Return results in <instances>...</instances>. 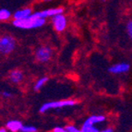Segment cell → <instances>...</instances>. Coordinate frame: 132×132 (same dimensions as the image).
Instances as JSON below:
<instances>
[{"label":"cell","mask_w":132,"mask_h":132,"mask_svg":"<svg viewBox=\"0 0 132 132\" xmlns=\"http://www.w3.org/2000/svg\"><path fill=\"white\" fill-rule=\"evenodd\" d=\"M51 55H52V50L47 46L40 47L35 53L36 58L40 62H47L51 58Z\"/></svg>","instance_id":"cell-6"},{"label":"cell","mask_w":132,"mask_h":132,"mask_svg":"<svg viewBox=\"0 0 132 132\" xmlns=\"http://www.w3.org/2000/svg\"><path fill=\"white\" fill-rule=\"evenodd\" d=\"M105 120V117L104 116H92L88 119H86L83 125L85 126H94L95 124L102 123Z\"/></svg>","instance_id":"cell-10"},{"label":"cell","mask_w":132,"mask_h":132,"mask_svg":"<svg viewBox=\"0 0 132 132\" xmlns=\"http://www.w3.org/2000/svg\"><path fill=\"white\" fill-rule=\"evenodd\" d=\"M15 40L9 35H5L0 40V51L4 55L11 53L15 49Z\"/></svg>","instance_id":"cell-3"},{"label":"cell","mask_w":132,"mask_h":132,"mask_svg":"<svg viewBox=\"0 0 132 132\" xmlns=\"http://www.w3.org/2000/svg\"><path fill=\"white\" fill-rule=\"evenodd\" d=\"M47 80H48V79H47L46 77L41 78L40 79H38L37 82H36L35 85H34V90H39L41 88H43V86L46 83Z\"/></svg>","instance_id":"cell-12"},{"label":"cell","mask_w":132,"mask_h":132,"mask_svg":"<svg viewBox=\"0 0 132 132\" xmlns=\"http://www.w3.org/2000/svg\"><path fill=\"white\" fill-rule=\"evenodd\" d=\"M37 128L33 126H22L20 132H36Z\"/></svg>","instance_id":"cell-14"},{"label":"cell","mask_w":132,"mask_h":132,"mask_svg":"<svg viewBox=\"0 0 132 132\" xmlns=\"http://www.w3.org/2000/svg\"><path fill=\"white\" fill-rule=\"evenodd\" d=\"M22 123L19 120H10V121H7L6 124V127L11 132H18L20 131L22 128Z\"/></svg>","instance_id":"cell-9"},{"label":"cell","mask_w":132,"mask_h":132,"mask_svg":"<svg viewBox=\"0 0 132 132\" xmlns=\"http://www.w3.org/2000/svg\"><path fill=\"white\" fill-rule=\"evenodd\" d=\"M32 14V10L30 7H25V9L17 10L15 13L13 14L14 20H25L28 19L30 16Z\"/></svg>","instance_id":"cell-8"},{"label":"cell","mask_w":132,"mask_h":132,"mask_svg":"<svg viewBox=\"0 0 132 132\" xmlns=\"http://www.w3.org/2000/svg\"><path fill=\"white\" fill-rule=\"evenodd\" d=\"M52 22L56 31H63L67 27V18L63 13L52 17Z\"/></svg>","instance_id":"cell-5"},{"label":"cell","mask_w":132,"mask_h":132,"mask_svg":"<svg viewBox=\"0 0 132 132\" xmlns=\"http://www.w3.org/2000/svg\"><path fill=\"white\" fill-rule=\"evenodd\" d=\"M128 70H129V65L127 63H119L109 68V72L113 74H121L128 72Z\"/></svg>","instance_id":"cell-7"},{"label":"cell","mask_w":132,"mask_h":132,"mask_svg":"<svg viewBox=\"0 0 132 132\" xmlns=\"http://www.w3.org/2000/svg\"><path fill=\"white\" fill-rule=\"evenodd\" d=\"M3 96L9 98V97H11V93H9V92H4V93H3Z\"/></svg>","instance_id":"cell-19"},{"label":"cell","mask_w":132,"mask_h":132,"mask_svg":"<svg viewBox=\"0 0 132 132\" xmlns=\"http://www.w3.org/2000/svg\"><path fill=\"white\" fill-rule=\"evenodd\" d=\"M61 13H63V9L57 7V9H49L43 11L34 12V13L31 14V16L34 17V18L46 19V18H50V17H54V16L58 15V14H61Z\"/></svg>","instance_id":"cell-4"},{"label":"cell","mask_w":132,"mask_h":132,"mask_svg":"<svg viewBox=\"0 0 132 132\" xmlns=\"http://www.w3.org/2000/svg\"><path fill=\"white\" fill-rule=\"evenodd\" d=\"M76 104V102L73 100H62V101H55V102H49L44 104L41 108L40 112L45 113L50 109H57V108L62 107H68V106H73Z\"/></svg>","instance_id":"cell-2"},{"label":"cell","mask_w":132,"mask_h":132,"mask_svg":"<svg viewBox=\"0 0 132 132\" xmlns=\"http://www.w3.org/2000/svg\"><path fill=\"white\" fill-rule=\"evenodd\" d=\"M127 32L130 39L132 40V20H129L127 24Z\"/></svg>","instance_id":"cell-16"},{"label":"cell","mask_w":132,"mask_h":132,"mask_svg":"<svg viewBox=\"0 0 132 132\" xmlns=\"http://www.w3.org/2000/svg\"><path fill=\"white\" fill-rule=\"evenodd\" d=\"M66 128L68 132H83L82 129H79V128H77L74 126H68Z\"/></svg>","instance_id":"cell-17"},{"label":"cell","mask_w":132,"mask_h":132,"mask_svg":"<svg viewBox=\"0 0 132 132\" xmlns=\"http://www.w3.org/2000/svg\"><path fill=\"white\" fill-rule=\"evenodd\" d=\"M99 132H113V129L112 128H106V129H104V130H102V131H99Z\"/></svg>","instance_id":"cell-20"},{"label":"cell","mask_w":132,"mask_h":132,"mask_svg":"<svg viewBox=\"0 0 132 132\" xmlns=\"http://www.w3.org/2000/svg\"><path fill=\"white\" fill-rule=\"evenodd\" d=\"M45 23V19L34 18L32 16H30L28 19L25 20H14L12 24L16 28L22 29V30H30V29L40 28Z\"/></svg>","instance_id":"cell-1"},{"label":"cell","mask_w":132,"mask_h":132,"mask_svg":"<svg viewBox=\"0 0 132 132\" xmlns=\"http://www.w3.org/2000/svg\"><path fill=\"white\" fill-rule=\"evenodd\" d=\"M0 132H7V130H6V128H1V129H0Z\"/></svg>","instance_id":"cell-21"},{"label":"cell","mask_w":132,"mask_h":132,"mask_svg":"<svg viewBox=\"0 0 132 132\" xmlns=\"http://www.w3.org/2000/svg\"><path fill=\"white\" fill-rule=\"evenodd\" d=\"M81 129L83 130V132H99L96 128H94L93 126H85L82 125Z\"/></svg>","instance_id":"cell-15"},{"label":"cell","mask_w":132,"mask_h":132,"mask_svg":"<svg viewBox=\"0 0 132 132\" xmlns=\"http://www.w3.org/2000/svg\"><path fill=\"white\" fill-rule=\"evenodd\" d=\"M11 17V13L7 9H1L0 10V20H7Z\"/></svg>","instance_id":"cell-13"},{"label":"cell","mask_w":132,"mask_h":132,"mask_svg":"<svg viewBox=\"0 0 132 132\" xmlns=\"http://www.w3.org/2000/svg\"><path fill=\"white\" fill-rule=\"evenodd\" d=\"M44 1H45V2H48V1H50V0H44Z\"/></svg>","instance_id":"cell-22"},{"label":"cell","mask_w":132,"mask_h":132,"mask_svg":"<svg viewBox=\"0 0 132 132\" xmlns=\"http://www.w3.org/2000/svg\"><path fill=\"white\" fill-rule=\"evenodd\" d=\"M53 132H68V131H67V128H61V127H56V128H54Z\"/></svg>","instance_id":"cell-18"},{"label":"cell","mask_w":132,"mask_h":132,"mask_svg":"<svg viewBox=\"0 0 132 132\" xmlns=\"http://www.w3.org/2000/svg\"><path fill=\"white\" fill-rule=\"evenodd\" d=\"M22 78H23V75H22V72L20 70H14L10 73L9 75V79L12 82L14 83H19L20 81L22 80Z\"/></svg>","instance_id":"cell-11"}]
</instances>
